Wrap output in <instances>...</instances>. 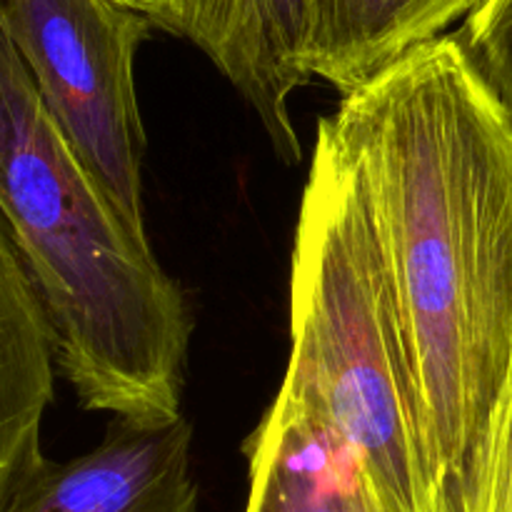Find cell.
Segmentation results:
<instances>
[{
	"instance_id": "6da1fadb",
	"label": "cell",
	"mask_w": 512,
	"mask_h": 512,
	"mask_svg": "<svg viewBox=\"0 0 512 512\" xmlns=\"http://www.w3.org/2000/svg\"><path fill=\"white\" fill-rule=\"evenodd\" d=\"M328 123L368 200L450 512L512 360V115L443 35L343 95Z\"/></svg>"
},
{
	"instance_id": "7a4b0ae2",
	"label": "cell",
	"mask_w": 512,
	"mask_h": 512,
	"mask_svg": "<svg viewBox=\"0 0 512 512\" xmlns=\"http://www.w3.org/2000/svg\"><path fill=\"white\" fill-rule=\"evenodd\" d=\"M0 220L85 410L180 418L193 318L180 285L138 243L50 118L0 0Z\"/></svg>"
},
{
	"instance_id": "3957f363",
	"label": "cell",
	"mask_w": 512,
	"mask_h": 512,
	"mask_svg": "<svg viewBox=\"0 0 512 512\" xmlns=\"http://www.w3.org/2000/svg\"><path fill=\"white\" fill-rule=\"evenodd\" d=\"M283 385L343 440L378 512H438V488L368 200L318 123L290 268Z\"/></svg>"
},
{
	"instance_id": "277c9868",
	"label": "cell",
	"mask_w": 512,
	"mask_h": 512,
	"mask_svg": "<svg viewBox=\"0 0 512 512\" xmlns=\"http://www.w3.org/2000/svg\"><path fill=\"white\" fill-rule=\"evenodd\" d=\"M50 118L123 228L150 245L135 55L158 25L110 0H5Z\"/></svg>"
},
{
	"instance_id": "5b68a950",
	"label": "cell",
	"mask_w": 512,
	"mask_h": 512,
	"mask_svg": "<svg viewBox=\"0 0 512 512\" xmlns=\"http://www.w3.org/2000/svg\"><path fill=\"white\" fill-rule=\"evenodd\" d=\"M193 428L180 418H113L103 440L65 463L45 460L15 512H200Z\"/></svg>"
},
{
	"instance_id": "8992f818",
	"label": "cell",
	"mask_w": 512,
	"mask_h": 512,
	"mask_svg": "<svg viewBox=\"0 0 512 512\" xmlns=\"http://www.w3.org/2000/svg\"><path fill=\"white\" fill-rule=\"evenodd\" d=\"M313 0H210L188 40L240 90L285 163L303 158L288 98L313 75L305 65Z\"/></svg>"
},
{
	"instance_id": "52a82bcc",
	"label": "cell",
	"mask_w": 512,
	"mask_h": 512,
	"mask_svg": "<svg viewBox=\"0 0 512 512\" xmlns=\"http://www.w3.org/2000/svg\"><path fill=\"white\" fill-rule=\"evenodd\" d=\"M55 353L48 320L0 220V512H15L48 458L40 448L53 403Z\"/></svg>"
},
{
	"instance_id": "ba28073f",
	"label": "cell",
	"mask_w": 512,
	"mask_h": 512,
	"mask_svg": "<svg viewBox=\"0 0 512 512\" xmlns=\"http://www.w3.org/2000/svg\"><path fill=\"white\" fill-rule=\"evenodd\" d=\"M243 450L245 512H378L343 440L285 385Z\"/></svg>"
},
{
	"instance_id": "9c48e42d",
	"label": "cell",
	"mask_w": 512,
	"mask_h": 512,
	"mask_svg": "<svg viewBox=\"0 0 512 512\" xmlns=\"http://www.w3.org/2000/svg\"><path fill=\"white\" fill-rule=\"evenodd\" d=\"M480 0H313L305 65L343 95L443 38Z\"/></svg>"
},
{
	"instance_id": "30bf717a",
	"label": "cell",
	"mask_w": 512,
	"mask_h": 512,
	"mask_svg": "<svg viewBox=\"0 0 512 512\" xmlns=\"http://www.w3.org/2000/svg\"><path fill=\"white\" fill-rule=\"evenodd\" d=\"M450 512H512V360L473 473Z\"/></svg>"
},
{
	"instance_id": "8fae6325",
	"label": "cell",
	"mask_w": 512,
	"mask_h": 512,
	"mask_svg": "<svg viewBox=\"0 0 512 512\" xmlns=\"http://www.w3.org/2000/svg\"><path fill=\"white\" fill-rule=\"evenodd\" d=\"M455 35L512 115V0H480Z\"/></svg>"
},
{
	"instance_id": "7c38bea8",
	"label": "cell",
	"mask_w": 512,
	"mask_h": 512,
	"mask_svg": "<svg viewBox=\"0 0 512 512\" xmlns=\"http://www.w3.org/2000/svg\"><path fill=\"white\" fill-rule=\"evenodd\" d=\"M110 3H118L123 8L138 10V13L148 15L160 30H168V33H178V25H175V13L170 0H110Z\"/></svg>"
},
{
	"instance_id": "4fadbf2b",
	"label": "cell",
	"mask_w": 512,
	"mask_h": 512,
	"mask_svg": "<svg viewBox=\"0 0 512 512\" xmlns=\"http://www.w3.org/2000/svg\"><path fill=\"white\" fill-rule=\"evenodd\" d=\"M173 5V13H175V25H178V33L180 38H188V30L193 28L195 20L200 18L205 8L210 5V0H170Z\"/></svg>"
}]
</instances>
